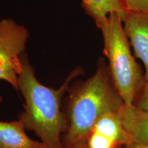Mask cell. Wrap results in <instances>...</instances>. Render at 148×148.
<instances>
[{"instance_id": "1", "label": "cell", "mask_w": 148, "mask_h": 148, "mask_svg": "<svg viewBox=\"0 0 148 148\" xmlns=\"http://www.w3.org/2000/svg\"><path fill=\"white\" fill-rule=\"evenodd\" d=\"M21 60L18 85L25 100V109L19 119L25 129L33 131L48 148H64L61 135L67 130L68 121L61 110V103L72 82L83 73V69L80 66L75 68L63 84L54 89L38 80L24 53Z\"/></svg>"}, {"instance_id": "2", "label": "cell", "mask_w": 148, "mask_h": 148, "mask_svg": "<svg viewBox=\"0 0 148 148\" xmlns=\"http://www.w3.org/2000/svg\"><path fill=\"white\" fill-rule=\"evenodd\" d=\"M70 92L68 127L64 147L82 140L103 114L116 112L124 103L114 88L104 59L99 58L95 73L86 80L74 82Z\"/></svg>"}, {"instance_id": "3", "label": "cell", "mask_w": 148, "mask_h": 148, "mask_svg": "<svg viewBox=\"0 0 148 148\" xmlns=\"http://www.w3.org/2000/svg\"><path fill=\"white\" fill-rule=\"evenodd\" d=\"M95 24L102 35L103 52L108 61L109 73L114 88L123 102L132 104L146 80L131 53L123 18L117 12H112Z\"/></svg>"}, {"instance_id": "4", "label": "cell", "mask_w": 148, "mask_h": 148, "mask_svg": "<svg viewBox=\"0 0 148 148\" xmlns=\"http://www.w3.org/2000/svg\"><path fill=\"white\" fill-rule=\"evenodd\" d=\"M29 36L27 27L13 18L0 20V80L9 83L16 90H18L21 56L26 49Z\"/></svg>"}, {"instance_id": "5", "label": "cell", "mask_w": 148, "mask_h": 148, "mask_svg": "<svg viewBox=\"0 0 148 148\" xmlns=\"http://www.w3.org/2000/svg\"><path fill=\"white\" fill-rule=\"evenodd\" d=\"M117 114L130 140L125 148H148V110L123 103Z\"/></svg>"}, {"instance_id": "6", "label": "cell", "mask_w": 148, "mask_h": 148, "mask_svg": "<svg viewBox=\"0 0 148 148\" xmlns=\"http://www.w3.org/2000/svg\"><path fill=\"white\" fill-rule=\"evenodd\" d=\"M123 28L134 56L143 62L145 80H148V10L127 12Z\"/></svg>"}, {"instance_id": "7", "label": "cell", "mask_w": 148, "mask_h": 148, "mask_svg": "<svg viewBox=\"0 0 148 148\" xmlns=\"http://www.w3.org/2000/svg\"><path fill=\"white\" fill-rule=\"evenodd\" d=\"M23 122L0 121V148H48L27 136Z\"/></svg>"}, {"instance_id": "8", "label": "cell", "mask_w": 148, "mask_h": 148, "mask_svg": "<svg viewBox=\"0 0 148 148\" xmlns=\"http://www.w3.org/2000/svg\"><path fill=\"white\" fill-rule=\"evenodd\" d=\"M91 130L110 138L121 147H127L129 145L128 136L122 126L117 111L103 114L96 121Z\"/></svg>"}, {"instance_id": "9", "label": "cell", "mask_w": 148, "mask_h": 148, "mask_svg": "<svg viewBox=\"0 0 148 148\" xmlns=\"http://www.w3.org/2000/svg\"><path fill=\"white\" fill-rule=\"evenodd\" d=\"M83 9L95 23L99 21L112 12H117L122 18L127 12L120 0H81Z\"/></svg>"}, {"instance_id": "10", "label": "cell", "mask_w": 148, "mask_h": 148, "mask_svg": "<svg viewBox=\"0 0 148 148\" xmlns=\"http://www.w3.org/2000/svg\"><path fill=\"white\" fill-rule=\"evenodd\" d=\"M77 144L83 148H121L113 140L93 130H90L82 140ZM77 145V144H76Z\"/></svg>"}, {"instance_id": "11", "label": "cell", "mask_w": 148, "mask_h": 148, "mask_svg": "<svg viewBox=\"0 0 148 148\" xmlns=\"http://www.w3.org/2000/svg\"><path fill=\"white\" fill-rule=\"evenodd\" d=\"M126 12L148 10V0H120Z\"/></svg>"}, {"instance_id": "12", "label": "cell", "mask_w": 148, "mask_h": 148, "mask_svg": "<svg viewBox=\"0 0 148 148\" xmlns=\"http://www.w3.org/2000/svg\"><path fill=\"white\" fill-rule=\"evenodd\" d=\"M137 106L142 109L148 110V80L142 88V92L138 100Z\"/></svg>"}, {"instance_id": "13", "label": "cell", "mask_w": 148, "mask_h": 148, "mask_svg": "<svg viewBox=\"0 0 148 148\" xmlns=\"http://www.w3.org/2000/svg\"><path fill=\"white\" fill-rule=\"evenodd\" d=\"M64 148H83L82 146L80 145H79V144H77V145H75L73 146H72V147H64Z\"/></svg>"}]
</instances>
